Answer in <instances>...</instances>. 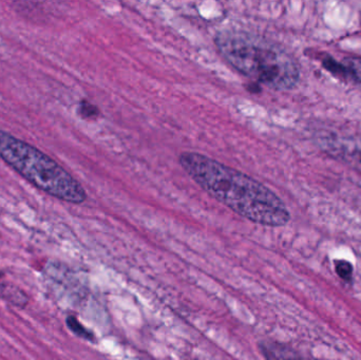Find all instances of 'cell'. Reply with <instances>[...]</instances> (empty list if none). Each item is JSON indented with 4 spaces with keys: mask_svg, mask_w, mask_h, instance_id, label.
<instances>
[{
    "mask_svg": "<svg viewBox=\"0 0 361 360\" xmlns=\"http://www.w3.org/2000/svg\"><path fill=\"white\" fill-rule=\"evenodd\" d=\"M214 42L233 69L269 89L292 90L300 80L296 59L280 44L263 36L225 29L216 32Z\"/></svg>",
    "mask_w": 361,
    "mask_h": 360,
    "instance_id": "7a4b0ae2",
    "label": "cell"
},
{
    "mask_svg": "<svg viewBox=\"0 0 361 360\" xmlns=\"http://www.w3.org/2000/svg\"><path fill=\"white\" fill-rule=\"evenodd\" d=\"M179 163L202 190L241 217L271 228L290 222L283 201L254 178L197 152H182Z\"/></svg>",
    "mask_w": 361,
    "mask_h": 360,
    "instance_id": "6da1fadb",
    "label": "cell"
},
{
    "mask_svg": "<svg viewBox=\"0 0 361 360\" xmlns=\"http://www.w3.org/2000/svg\"><path fill=\"white\" fill-rule=\"evenodd\" d=\"M259 349L267 360H313L281 342L264 340L259 344Z\"/></svg>",
    "mask_w": 361,
    "mask_h": 360,
    "instance_id": "5b68a950",
    "label": "cell"
},
{
    "mask_svg": "<svg viewBox=\"0 0 361 360\" xmlns=\"http://www.w3.org/2000/svg\"><path fill=\"white\" fill-rule=\"evenodd\" d=\"M66 323H67V327L69 328L70 331H71L74 335L82 338V340H89V342H94V335H93L92 332L86 329V328L78 321L76 317H68Z\"/></svg>",
    "mask_w": 361,
    "mask_h": 360,
    "instance_id": "8992f818",
    "label": "cell"
},
{
    "mask_svg": "<svg viewBox=\"0 0 361 360\" xmlns=\"http://www.w3.org/2000/svg\"><path fill=\"white\" fill-rule=\"evenodd\" d=\"M78 113L84 118H95L99 114V109L92 104L87 103V101H82L80 104V108H78Z\"/></svg>",
    "mask_w": 361,
    "mask_h": 360,
    "instance_id": "ba28073f",
    "label": "cell"
},
{
    "mask_svg": "<svg viewBox=\"0 0 361 360\" xmlns=\"http://www.w3.org/2000/svg\"><path fill=\"white\" fill-rule=\"evenodd\" d=\"M0 158L46 194L73 204L87 200L86 190L65 168L27 142L0 129Z\"/></svg>",
    "mask_w": 361,
    "mask_h": 360,
    "instance_id": "3957f363",
    "label": "cell"
},
{
    "mask_svg": "<svg viewBox=\"0 0 361 360\" xmlns=\"http://www.w3.org/2000/svg\"><path fill=\"white\" fill-rule=\"evenodd\" d=\"M335 271L339 278L343 279V281L347 283H352L353 281L354 268L350 262L345 260H337L335 261Z\"/></svg>",
    "mask_w": 361,
    "mask_h": 360,
    "instance_id": "52a82bcc",
    "label": "cell"
},
{
    "mask_svg": "<svg viewBox=\"0 0 361 360\" xmlns=\"http://www.w3.org/2000/svg\"><path fill=\"white\" fill-rule=\"evenodd\" d=\"M324 66L337 77L352 82L361 90V57H345L341 61L328 57Z\"/></svg>",
    "mask_w": 361,
    "mask_h": 360,
    "instance_id": "277c9868",
    "label": "cell"
}]
</instances>
